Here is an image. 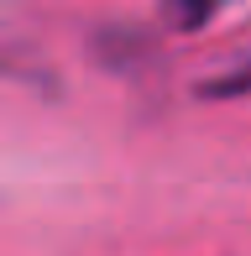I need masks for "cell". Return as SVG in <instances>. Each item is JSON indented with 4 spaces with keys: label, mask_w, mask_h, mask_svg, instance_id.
<instances>
[{
    "label": "cell",
    "mask_w": 251,
    "mask_h": 256,
    "mask_svg": "<svg viewBox=\"0 0 251 256\" xmlns=\"http://www.w3.org/2000/svg\"><path fill=\"white\" fill-rule=\"evenodd\" d=\"M220 89H225V94H230V89H251V58H246V63H241V68H236V74H230V78H225V84H220Z\"/></svg>",
    "instance_id": "1"
},
{
    "label": "cell",
    "mask_w": 251,
    "mask_h": 256,
    "mask_svg": "<svg viewBox=\"0 0 251 256\" xmlns=\"http://www.w3.org/2000/svg\"><path fill=\"white\" fill-rule=\"evenodd\" d=\"M204 6H210V0H204Z\"/></svg>",
    "instance_id": "2"
}]
</instances>
